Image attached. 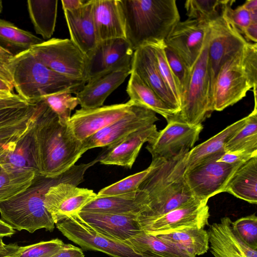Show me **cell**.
Instances as JSON below:
<instances>
[{
	"label": "cell",
	"instance_id": "cell-1",
	"mask_svg": "<svg viewBox=\"0 0 257 257\" xmlns=\"http://www.w3.org/2000/svg\"><path fill=\"white\" fill-rule=\"evenodd\" d=\"M32 136L36 174L45 178L54 179L64 174L85 152L82 142L75 137L68 125L59 122L43 100Z\"/></svg>",
	"mask_w": 257,
	"mask_h": 257
},
{
	"label": "cell",
	"instance_id": "cell-2",
	"mask_svg": "<svg viewBox=\"0 0 257 257\" xmlns=\"http://www.w3.org/2000/svg\"><path fill=\"white\" fill-rule=\"evenodd\" d=\"M187 154L169 160L152 158L150 171L138 188L144 202L138 217L159 216L196 199L184 178Z\"/></svg>",
	"mask_w": 257,
	"mask_h": 257
},
{
	"label": "cell",
	"instance_id": "cell-3",
	"mask_svg": "<svg viewBox=\"0 0 257 257\" xmlns=\"http://www.w3.org/2000/svg\"><path fill=\"white\" fill-rule=\"evenodd\" d=\"M81 181V172L76 167L54 179L36 174L28 188L0 202L1 219L18 231L34 233L44 228L52 232L55 224L45 206L46 192L50 187L60 182H70L78 185Z\"/></svg>",
	"mask_w": 257,
	"mask_h": 257
},
{
	"label": "cell",
	"instance_id": "cell-4",
	"mask_svg": "<svg viewBox=\"0 0 257 257\" xmlns=\"http://www.w3.org/2000/svg\"><path fill=\"white\" fill-rule=\"evenodd\" d=\"M125 40L135 51L164 42L180 17L175 0H119Z\"/></svg>",
	"mask_w": 257,
	"mask_h": 257
},
{
	"label": "cell",
	"instance_id": "cell-5",
	"mask_svg": "<svg viewBox=\"0 0 257 257\" xmlns=\"http://www.w3.org/2000/svg\"><path fill=\"white\" fill-rule=\"evenodd\" d=\"M6 64L17 94L31 104L59 92L76 94L86 83L51 70L36 57L31 49L14 55Z\"/></svg>",
	"mask_w": 257,
	"mask_h": 257
},
{
	"label": "cell",
	"instance_id": "cell-6",
	"mask_svg": "<svg viewBox=\"0 0 257 257\" xmlns=\"http://www.w3.org/2000/svg\"><path fill=\"white\" fill-rule=\"evenodd\" d=\"M254 88H257V44L248 42L221 68L213 87V110L222 111L233 105Z\"/></svg>",
	"mask_w": 257,
	"mask_h": 257
},
{
	"label": "cell",
	"instance_id": "cell-7",
	"mask_svg": "<svg viewBox=\"0 0 257 257\" xmlns=\"http://www.w3.org/2000/svg\"><path fill=\"white\" fill-rule=\"evenodd\" d=\"M208 40V36L192 69L187 90L180 101V110L171 119L197 125L202 124L214 111L207 62Z\"/></svg>",
	"mask_w": 257,
	"mask_h": 257
},
{
	"label": "cell",
	"instance_id": "cell-8",
	"mask_svg": "<svg viewBox=\"0 0 257 257\" xmlns=\"http://www.w3.org/2000/svg\"><path fill=\"white\" fill-rule=\"evenodd\" d=\"M248 42L222 10L221 15L209 24L207 62L212 101L214 83L221 68Z\"/></svg>",
	"mask_w": 257,
	"mask_h": 257
},
{
	"label": "cell",
	"instance_id": "cell-9",
	"mask_svg": "<svg viewBox=\"0 0 257 257\" xmlns=\"http://www.w3.org/2000/svg\"><path fill=\"white\" fill-rule=\"evenodd\" d=\"M31 49L36 57L51 70L87 82V57L70 39L51 38Z\"/></svg>",
	"mask_w": 257,
	"mask_h": 257
},
{
	"label": "cell",
	"instance_id": "cell-10",
	"mask_svg": "<svg viewBox=\"0 0 257 257\" xmlns=\"http://www.w3.org/2000/svg\"><path fill=\"white\" fill-rule=\"evenodd\" d=\"M57 229L85 250L102 252L111 257H148L136 252L124 241L106 237L91 228L78 214L58 221Z\"/></svg>",
	"mask_w": 257,
	"mask_h": 257
},
{
	"label": "cell",
	"instance_id": "cell-11",
	"mask_svg": "<svg viewBox=\"0 0 257 257\" xmlns=\"http://www.w3.org/2000/svg\"><path fill=\"white\" fill-rule=\"evenodd\" d=\"M224 152L211 155L185 170L184 178L194 197L201 201L221 192L236 169L241 164H229L217 160Z\"/></svg>",
	"mask_w": 257,
	"mask_h": 257
},
{
	"label": "cell",
	"instance_id": "cell-12",
	"mask_svg": "<svg viewBox=\"0 0 257 257\" xmlns=\"http://www.w3.org/2000/svg\"><path fill=\"white\" fill-rule=\"evenodd\" d=\"M207 201L197 199L162 215L138 217L142 230L153 235L169 233L186 228H204L209 225Z\"/></svg>",
	"mask_w": 257,
	"mask_h": 257
},
{
	"label": "cell",
	"instance_id": "cell-13",
	"mask_svg": "<svg viewBox=\"0 0 257 257\" xmlns=\"http://www.w3.org/2000/svg\"><path fill=\"white\" fill-rule=\"evenodd\" d=\"M167 122L146 147L152 158L169 160L188 153L203 129L202 124L191 125L174 119Z\"/></svg>",
	"mask_w": 257,
	"mask_h": 257
},
{
	"label": "cell",
	"instance_id": "cell-14",
	"mask_svg": "<svg viewBox=\"0 0 257 257\" xmlns=\"http://www.w3.org/2000/svg\"><path fill=\"white\" fill-rule=\"evenodd\" d=\"M158 120L156 112L135 103L126 114L82 141L83 150L86 152L95 148L107 147L135 131L155 124Z\"/></svg>",
	"mask_w": 257,
	"mask_h": 257
},
{
	"label": "cell",
	"instance_id": "cell-15",
	"mask_svg": "<svg viewBox=\"0 0 257 257\" xmlns=\"http://www.w3.org/2000/svg\"><path fill=\"white\" fill-rule=\"evenodd\" d=\"M134 51L125 39L100 41L86 55L87 82L97 76L120 69L131 68Z\"/></svg>",
	"mask_w": 257,
	"mask_h": 257
},
{
	"label": "cell",
	"instance_id": "cell-16",
	"mask_svg": "<svg viewBox=\"0 0 257 257\" xmlns=\"http://www.w3.org/2000/svg\"><path fill=\"white\" fill-rule=\"evenodd\" d=\"M209 24L187 19L178 22L164 41L192 70L208 38Z\"/></svg>",
	"mask_w": 257,
	"mask_h": 257
},
{
	"label": "cell",
	"instance_id": "cell-17",
	"mask_svg": "<svg viewBox=\"0 0 257 257\" xmlns=\"http://www.w3.org/2000/svg\"><path fill=\"white\" fill-rule=\"evenodd\" d=\"M67 181L49 187L45 195L44 204L55 224L72 215L78 214L97 196L92 190L79 188Z\"/></svg>",
	"mask_w": 257,
	"mask_h": 257
},
{
	"label": "cell",
	"instance_id": "cell-18",
	"mask_svg": "<svg viewBox=\"0 0 257 257\" xmlns=\"http://www.w3.org/2000/svg\"><path fill=\"white\" fill-rule=\"evenodd\" d=\"M135 104L129 100L95 108H81L71 115L67 125L75 137L82 141L126 114Z\"/></svg>",
	"mask_w": 257,
	"mask_h": 257
},
{
	"label": "cell",
	"instance_id": "cell-19",
	"mask_svg": "<svg viewBox=\"0 0 257 257\" xmlns=\"http://www.w3.org/2000/svg\"><path fill=\"white\" fill-rule=\"evenodd\" d=\"M78 215L95 231L112 239L124 242L142 231L136 214L81 211Z\"/></svg>",
	"mask_w": 257,
	"mask_h": 257
},
{
	"label": "cell",
	"instance_id": "cell-20",
	"mask_svg": "<svg viewBox=\"0 0 257 257\" xmlns=\"http://www.w3.org/2000/svg\"><path fill=\"white\" fill-rule=\"evenodd\" d=\"M131 68L168 106L176 113L179 111L180 104L163 79L151 46H143L134 51Z\"/></svg>",
	"mask_w": 257,
	"mask_h": 257
},
{
	"label": "cell",
	"instance_id": "cell-21",
	"mask_svg": "<svg viewBox=\"0 0 257 257\" xmlns=\"http://www.w3.org/2000/svg\"><path fill=\"white\" fill-rule=\"evenodd\" d=\"M158 132L154 124L129 134L107 147L105 153L99 157V162L131 169L143 144L153 140Z\"/></svg>",
	"mask_w": 257,
	"mask_h": 257
},
{
	"label": "cell",
	"instance_id": "cell-22",
	"mask_svg": "<svg viewBox=\"0 0 257 257\" xmlns=\"http://www.w3.org/2000/svg\"><path fill=\"white\" fill-rule=\"evenodd\" d=\"M228 217L209 225L210 251L214 257H257V249L245 244L235 232Z\"/></svg>",
	"mask_w": 257,
	"mask_h": 257
},
{
	"label": "cell",
	"instance_id": "cell-23",
	"mask_svg": "<svg viewBox=\"0 0 257 257\" xmlns=\"http://www.w3.org/2000/svg\"><path fill=\"white\" fill-rule=\"evenodd\" d=\"M63 11L70 40L86 56L100 42L93 18L92 1L88 0L77 10Z\"/></svg>",
	"mask_w": 257,
	"mask_h": 257
},
{
	"label": "cell",
	"instance_id": "cell-24",
	"mask_svg": "<svg viewBox=\"0 0 257 257\" xmlns=\"http://www.w3.org/2000/svg\"><path fill=\"white\" fill-rule=\"evenodd\" d=\"M132 68L109 72L88 80L76 94L82 108H95L103 106L107 97L131 74Z\"/></svg>",
	"mask_w": 257,
	"mask_h": 257
},
{
	"label": "cell",
	"instance_id": "cell-25",
	"mask_svg": "<svg viewBox=\"0 0 257 257\" xmlns=\"http://www.w3.org/2000/svg\"><path fill=\"white\" fill-rule=\"evenodd\" d=\"M93 21L99 41L125 39L124 18L119 0H91Z\"/></svg>",
	"mask_w": 257,
	"mask_h": 257
},
{
	"label": "cell",
	"instance_id": "cell-26",
	"mask_svg": "<svg viewBox=\"0 0 257 257\" xmlns=\"http://www.w3.org/2000/svg\"><path fill=\"white\" fill-rule=\"evenodd\" d=\"M251 204L257 203V155L241 164L227 182L223 192Z\"/></svg>",
	"mask_w": 257,
	"mask_h": 257
},
{
	"label": "cell",
	"instance_id": "cell-27",
	"mask_svg": "<svg viewBox=\"0 0 257 257\" xmlns=\"http://www.w3.org/2000/svg\"><path fill=\"white\" fill-rule=\"evenodd\" d=\"M143 196L138 189L128 194L96 197L86 205L81 211L113 214H139L143 209Z\"/></svg>",
	"mask_w": 257,
	"mask_h": 257
},
{
	"label": "cell",
	"instance_id": "cell-28",
	"mask_svg": "<svg viewBox=\"0 0 257 257\" xmlns=\"http://www.w3.org/2000/svg\"><path fill=\"white\" fill-rule=\"evenodd\" d=\"M126 91L130 100L163 116L168 121L176 112L168 106L147 84L132 71Z\"/></svg>",
	"mask_w": 257,
	"mask_h": 257
},
{
	"label": "cell",
	"instance_id": "cell-29",
	"mask_svg": "<svg viewBox=\"0 0 257 257\" xmlns=\"http://www.w3.org/2000/svg\"><path fill=\"white\" fill-rule=\"evenodd\" d=\"M246 116L227 126L205 142L193 147L187 155L185 170L193 167L211 155L225 152V145L244 126Z\"/></svg>",
	"mask_w": 257,
	"mask_h": 257
},
{
	"label": "cell",
	"instance_id": "cell-30",
	"mask_svg": "<svg viewBox=\"0 0 257 257\" xmlns=\"http://www.w3.org/2000/svg\"><path fill=\"white\" fill-rule=\"evenodd\" d=\"M155 236L165 243L195 256L206 253L209 248L208 234L204 228H186Z\"/></svg>",
	"mask_w": 257,
	"mask_h": 257
},
{
	"label": "cell",
	"instance_id": "cell-31",
	"mask_svg": "<svg viewBox=\"0 0 257 257\" xmlns=\"http://www.w3.org/2000/svg\"><path fill=\"white\" fill-rule=\"evenodd\" d=\"M27 6L36 34L46 41L50 39L55 29L58 1L29 0Z\"/></svg>",
	"mask_w": 257,
	"mask_h": 257
},
{
	"label": "cell",
	"instance_id": "cell-32",
	"mask_svg": "<svg viewBox=\"0 0 257 257\" xmlns=\"http://www.w3.org/2000/svg\"><path fill=\"white\" fill-rule=\"evenodd\" d=\"M124 242L136 252L148 257H196L143 230Z\"/></svg>",
	"mask_w": 257,
	"mask_h": 257
},
{
	"label": "cell",
	"instance_id": "cell-33",
	"mask_svg": "<svg viewBox=\"0 0 257 257\" xmlns=\"http://www.w3.org/2000/svg\"><path fill=\"white\" fill-rule=\"evenodd\" d=\"M32 128L17 142L13 150L0 156L3 170L10 173L29 170L36 172L33 153Z\"/></svg>",
	"mask_w": 257,
	"mask_h": 257
},
{
	"label": "cell",
	"instance_id": "cell-34",
	"mask_svg": "<svg viewBox=\"0 0 257 257\" xmlns=\"http://www.w3.org/2000/svg\"><path fill=\"white\" fill-rule=\"evenodd\" d=\"M42 39L14 24L0 19V46L14 56L42 43Z\"/></svg>",
	"mask_w": 257,
	"mask_h": 257
},
{
	"label": "cell",
	"instance_id": "cell-35",
	"mask_svg": "<svg viewBox=\"0 0 257 257\" xmlns=\"http://www.w3.org/2000/svg\"><path fill=\"white\" fill-rule=\"evenodd\" d=\"M253 110L246 116L244 126L226 144L225 152L257 154V101L254 91Z\"/></svg>",
	"mask_w": 257,
	"mask_h": 257
},
{
	"label": "cell",
	"instance_id": "cell-36",
	"mask_svg": "<svg viewBox=\"0 0 257 257\" xmlns=\"http://www.w3.org/2000/svg\"><path fill=\"white\" fill-rule=\"evenodd\" d=\"M36 175V172L32 170L10 173L2 169L0 173V202L28 188Z\"/></svg>",
	"mask_w": 257,
	"mask_h": 257
},
{
	"label": "cell",
	"instance_id": "cell-37",
	"mask_svg": "<svg viewBox=\"0 0 257 257\" xmlns=\"http://www.w3.org/2000/svg\"><path fill=\"white\" fill-rule=\"evenodd\" d=\"M225 0H187L184 7L189 19L209 24L221 14Z\"/></svg>",
	"mask_w": 257,
	"mask_h": 257
},
{
	"label": "cell",
	"instance_id": "cell-38",
	"mask_svg": "<svg viewBox=\"0 0 257 257\" xmlns=\"http://www.w3.org/2000/svg\"><path fill=\"white\" fill-rule=\"evenodd\" d=\"M40 107L29 119L19 124L0 129V156L13 150L17 142L34 126Z\"/></svg>",
	"mask_w": 257,
	"mask_h": 257
},
{
	"label": "cell",
	"instance_id": "cell-39",
	"mask_svg": "<svg viewBox=\"0 0 257 257\" xmlns=\"http://www.w3.org/2000/svg\"><path fill=\"white\" fill-rule=\"evenodd\" d=\"M44 101L52 111L57 115L59 122L63 125L67 123L71 116L73 110L79 104L76 96L67 92H61L43 97Z\"/></svg>",
	"mask_w": 257,
	"mask_h": 257
},
{
	"label": "cell",
	"instance_id": "cell-40",
	"mask_svg": "<svg viewBox=\"0 0 257 257\" xmlns=\"http://www.w3.org/2000/svg\"><path fill=\"white\" fill-rule=\"evenodd\" d=\"M164 50L168 64L178 84L181 101L187 90L192 70L172 49L165 44L164 46Z\"/></svg>",
	"mask_w": 257,
	"mask_h": 257
},
{
	"label": "cell",
	"instance_id": "cell-41",
	"mask_svg": "<svg viewBox=\"0 0 257 257\" xmlns=\"http://www.w3.org/2000/svg\"><path fill=\"white\" fill-rule=\"evenodd\" d=\"M150 170L146 169L130 175L100 190L97 194L99 197L121 195L136 192Z\"/></svg>",
	"mask_w": 257,
	"mask_h": 257
},
{
	"label": "cell",
	"instance_id": "cell-42",
	"mask_svg": "<svg viewBox=\"0 0 257 257\" xmlns=\"http://www.w3.org/2000/svg\"><path fill=\"white\" fill-rule=\"evenodd\" d=\"M65 244L62 240L55 238L26 246H19L11 257H51L62 249Z\"/></svg>",
	"mask_w": 257,
	"mask_h": 257
},
{
	"label": "cell",
	"instance_id": "cell-43",
	"mask_svg": "<svg viewBox=\"0 0 257 257\" xmlns=\"http://www.w3.org/2000/svg\"><path fill=\"white\" fill-rule=\"evenodd\" d=\"M233 229L248 246L257 249V216L252 214L231 223Z\"/></svg>",
	"mask_w": 257,
	"mask_h": 257
},
{
	"label": "cell",
	"instance_id": "cell-44",
	"mask_svg": "<svg viewBox=\"0 0 257 257\" xmlns=\"http://www.w3.org/2000/svg\"><path fill=\"white\" fill-rule=\"evenodd\" d=\"M37 107L38 103L0 110V129L19 124L29 119L35 114Z\"/></svg>",
	"mask_w": 257,
	"mask_h": 257
},
{
	"label": "cell",
	"instance_id": "cell-45",
	"mask_svg": "<svg viewBox=\"0 0 257 257\" xmlns=\"http://www.w3.org/2000/svg\"><path fill=\"white\" fill-rule=\"evenodd\" d=\"M164 42L151 46L154 52L159 72L168 88L180 104V97L177 81L167 61L164 50Z\"/></svg>",
	"mask_w": 257,
	"mask_h": 257
},
{
	"label": "cell",
	"instance_id": "cell-46",
	"mask_svg": "<svg viewBox=\"0 0 257 257\" xmlns=\"http://www.w3.org/2000/svg\"><path fill=\"white\" fill-rule=\"evenodd\" d=\"M234 2L225 0L222 6V12L241 34L242 31L250 23L249 13L241 6L232 9L231 6Z\"/></svg>",
	"mask_w": 257,
	"mask_h": 257
},
{
	"label": "cell",
	"instance_id": "cell-47",
	"mask_svg": "<svg viewBox=\"0 0 257 257\" xmlns=\"http://www.w3.org/2000/svg\"><path fill=\"white\" fill-rule=\"evenodd\" d=\"M257 154L242 152H224L217 160L229 164H241Z\"/></svg>",
	"mask_w": 257,
	"mask_h": 257
},
{
	"label": "cell",
	"instance_id": "cell-48",
	"mask_svg": "<svg viewBox=\"0 0 257 257\" xmlns=\"http://www.w3.org/2000/svg\"><path fill=\"white\" fill-rule=\"evenodd\" d=\"M6 62L0 61V90L13 92V81Z\"/></svg>",
	"mask_w": 257,
	"mask_h": 257
},
{
	"label": "cell",
	"instance_id": "cell-49",
	"mask_svg": "<svg viewBox=\"0 0 257 257\" xmlns=\"http://www.w3.org/2000/svg\"><path fill=\"white\" fill-rule=\"evenodd\" d=\"M30 104H32L26 101L17 94L10 98L0 99V110L8 108L26 106Z\"/></svg>",
	"mask_w": 257,
	"mask_h": 257
},
{
	"label": "cell",
	"instance_id": "cell-50",
	"mask_svg": "<svg viewBox=\"0 0 257 257\" xmlns=\"http://www.w3.org/2000/svg\"><path fill=\"white\" fill-rule=\"evenodd\" d=\"M51 257H84L82 249L71 244H65L64 247Z\"/></svg>",
	"mask_w": 257,
	"mask_h": 257
},
{
	"label": "cell",
	"instance_id": "cell-51",
	"mask_svg": "<svg viewBox=\"0 0 257 257\" xmlns=\"http://www.w3.org/2000/svg\"><path fill=\"white\" fill-rule=\"evenodd\" d=\"M242 35L247 42L250 41L254 43L257 42V23H250L242 32Z\"/></svg>",
	"mask_w": 257,
	"mask_h": 257
},
{
	"label": "cell",
	"instance_id": "cell-52",
	"mask_svg": "<svg viewBox=\"0 0 257 257\" xmlns=\"http://www.w3.org/2000/svg\"><path fill=\"white\" fill-rule=\"evenodd\" d=\"M63 11H72L83 6L87 2L86 0H62Z\"/></svg>",
	"mask_w": 257,
	"mask_h": 257
},
{
	"label": "cell",
	"instance_id": "cell-53",
	"mask_svg": "<svg viewBox=\"0 0 257 257\" xmlns=\"http://www.w3.org/2000/svg\"><path fill=\"white\" fill-rule=\"evenodd\" d=\"M19 245L17 243L5 244L0 238V255L10 254L13 255L17 250Z\"/></svg>",
	"mask_w": 257,
	"mask_h": 257
},
{
	"label": "cell",
	"instance_id": "cell-54",
	"mask_svg": "<svg viewBox=\"0 0 257 257\" xmlns=\"http://www.w3.org/2000/svg\"><path fill=\"white\" fill-rule=\"evenodd\" d=\"M15 233V229L0 219V238L11 237Z\"/></svg>",
	"mask_w": 257,
	"mask_h": 257
},
{
	"label": "cell",
	"instance_id": "cell-55",
	"mask_svg": "<svg viewBox=\"0 0 257 257\" xmlns=\"http://www.w3.org/2000/svg\"><path fill=\"white\" fill-rule=\"evenodd\" d=\"M241 6L249 12L257 10V0L247 1Z\"/></svg>",
	"mask_w": 257,
	"mask_h": 257
},
{
	"label": "cell",
	"instance_id": "cell-56",
	"mask_svg": "<svg viewBox=\"0 0 257 257\" xmlns=\"http://www.w3.org/2000/svg\"><path fill=\"white\" fill-rule=\"evenodd\" d=\"M14 55L9 51L0 46V61L8 62Z\"/></svg>",
	"mask_w": 257,
	"mask_h": 257
},
{
	"label": "cell",
	"instance_id": "cell-57",
	"mask_svg": "<svg viewBox=\"0 0 257 257\" xmlns=\"http://www.w3.org/2000/svg\"><path fill=\"white\" fill-rule=\"evenodd\" d=\"M16 94L0 90V99H6L14 96Z\"/></svg>",
	"mask_w": 257,
	"mask_h": 257
},
{
	"label": "cell",
	"instance_id": "cell-58",
	"mask_svg": "<svg viewBox=\"0 0 257 257\" xmlns=\"http://www.w3.org/2000/svg\"><path fill=\"white\" fill-rule=\"evenodd\" d=\"M250 19V23H257V10L249 12Z\"/></svg>",
	"mask_w": 257,
	"mask_h": 257
},
{
	"label": "cell",
	"instance_id": "cell-59",
	"mask_svg": "<svg viewBox=\"0 0 257 257\" xmlns=\"http://www.w3.org/2000/svg\"><path fill=\"white\" fill-rule=\"evenodd\" d=\"M3 9V2L0 0V14L2 13Z\"/></svg>",
	"mask_w": 257,
	"mask_h": 257
},
{
	"label": "cell",
	"instance_id": "cell-60",
	"mask_svg": "<svg viewBox=\"0 0 257 257\" xmlns=\"http://www.w3.org/2000/svg\"><path fill=\"white\" fill-rule=\"evenodd\" d=\"M10 254H1L0 257H11Z\"/></svg>",
	"mask_w": 257,
	"mask_h": 257
},
{
	"label": "cell",
	"instance_id": "cell-61",
	"mask_svg": "<svg viewBox=\"0 0 257 257\" xmlns=\"http://www.w3.org/2000/svg\"><path fill=\"white\" fill-rule=\"evenodd\" d=\"M2 167L1 166V163H0V173H1L2 172Z\"/></svg>",
	"mask_w": 257,
	"mask_h": 257
}]
</instances>
